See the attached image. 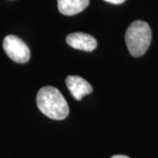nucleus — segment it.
<instances>
[{"mask_svg":"<svg viewBox=\"0 0 158 158\" xmlns=\"http://www.w3.org/2000/svg\"><path fill=\"white\" fill-rule=\"evenodd\" d=\"M105 1L113 4V5H120V4H123L126 0H105Z\"/></svg>","mask_w":158,"mask_h":158,"instance_id":"obj_7","label":"nucleus"},{"mask_svg":"<svg viewBox=\"0 0 158 158\" xmlns=\"http://www.w3.org/2000/svg\"><path fill=\"white\" fill-rule=\"evenodd\" d=\"M152 34L148 24L135 20L127 29L125 40L130 55L134 57L143 56L151 43Z\"/></svg>","mask_w":158,"mask_h":158,"instance_id":"obj_2","label":"nucleus"},{"mask_svg":"<svg viewBox=\"0 0 158 158\" xmlns=\"http://www.w3.org/2000/svg\"><path fill=\"white\" fill-rule=\"evenodd\" d=\"M65 82L69 90L76 100H81L83 97L89 95L93 90L90 83L78 76H69Z\"/></svg>","mask_w":158,"mask_h":158,"instance_id":"obj_4","label":"nucleus"},{"mask_svg":"<svg viewBox=\"0 0 158 158\" xmlns=\"http://www.w3.org/2000/svg\"><path fill=\"white\" fill-rule=\"evenodd\" d=\"M3 48L12 61L26 63L30 59V49L22 40L15 35H7L3 40Z\"/></svg>","mask_w":158,"mask_h":158,"instance_id":"obj_3","label":"nucleus"},{"mask_svg":"<svg viewBox=\"0 0 158 158\" xmlns=\"http://www.w3.org/2000/svg\"><path fill=\"white\" fill-rule=\"evenodd\" d=\"M66 42L73 48L86 52L93 51L98 46V41L93 36L80 32L69 34Z\"/></svg>","mask_w":158,"mask_h":158,"instance_id":"obj_5","label":"nucleus"},{"mask_svg":"<svg viewBox=\"0 0 158 158\" xmlns=\"http://www.w3.org/2000/svg\"><path fill=\"white\" fill-rule=\"evenodd\" d=\"M111 158H130L128 156H123V155H115V156H113Z\"/></svg>","mask_w":158,"mask_h":158,"instance_id":"obj_8","label":"nucleus"},{"mask_svg":"<svg viewBox=\"0 0 158 158\" xmlns=\"http://www.w3.org/2000/svg\"><path fill=\"white\" fill-rule=\"evenodd\" d=\"M58 10L66 16H73L85 10L90 0H57Z\"/></svg>","mask_w":158,"mask_h":158,"instance_id":"obj_6","label":"nucleus"},{"mask_svg":"<svg viewBox=\"0 0 158 158\" xmlns=\"http://www.w3.org/2000/svg\"><path fill=\"white\" fill-rule=\"evenodd\" d=\"M36 103L39 110L47 117L62 120L68 117L69 107L61 91L53 86L42 87L37 93Z\"/></svg>","mask_w":158,"mask_h":158,"instance_id":"obj_1","label":"nucleus"}]
</instances>
